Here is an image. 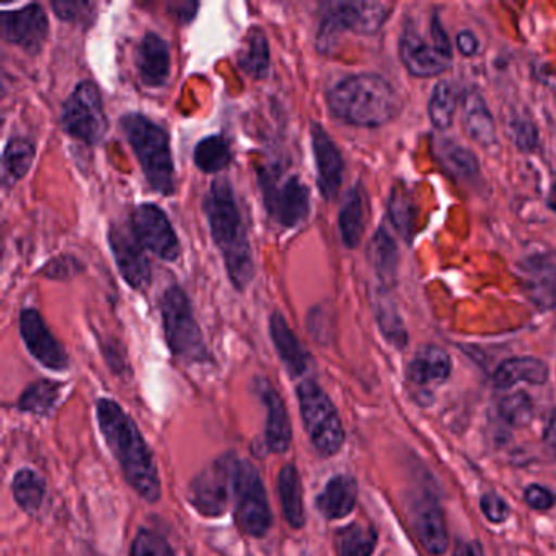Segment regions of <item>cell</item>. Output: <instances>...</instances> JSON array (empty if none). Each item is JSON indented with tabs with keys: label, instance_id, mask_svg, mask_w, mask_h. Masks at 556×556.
<instances>
[{
	"label": "cell",
	"instance_id": "42",
	"mask_svg": "<svg viewBox=\"0 0 556 556\" xmlns=\"http://www.w3.org/2000/svg\"><path fill=\"white\" fill-rule=\"evenodd\" d=\"M131 556H175L165 536L154 530L142 529L131 546Z\"/></svg>",
	"mask_w": 556,
	"mask_h": 556
},
{
	"label": "cell",
	"instance_id": "50",
	"mask_svg": "<svg viewBox=\"0 0 556 556\" xmlns=\"http://www.w3.org/2000/svg\"><path fill=\"white\" fill-rule=\"evenodd\" d=\"M545 441L548 447L552 448L553 454L556 455V412L553 413L548 425H546Z\"/></svg>",
	"mask_w": 556,
	"mask_h": 556
},
{
	"label": "cell",
	"instance_id": "49",
	"mask_svg": "<svg viewBox=\"0 0 556 556\" xmlns=\"http://www.w3.org/2000/svg\"><path fill=\"white\" fill-rule=\"evenodd\" d=\"M454 556H484L483 548L478 542L458 543Z\"/></svg>",
	"mask_w": 556,
	"mask_h": 556
},
{
	"label": "cell",
	"instance_id": "36",
	"mask_svg": "<svg viewBox=\"0 0 556 556\" xmlns=\"http://www.w3.org/2000/svg\"><path fill=\"white\" fill-rule=\"evenodd\" d=\"M35 155H37V149L34 142L25 138H12L5 146L4 159H2L5 180L11 181L12 185L21 181L30 172Z\"/></svg>",
	"mask_w": 556,
	"mask_h": 556
},
{
	"label": "cell",
	"instance_id": "25",
	"mask_svg": "<svg viewBox=\"0 0 556 556\" xmlns=\"http://www.w3.org/2000/svg\"><path fill=\"white\" fill-rule=\"evenodd\" d=\"M548 379V367L536 357H513L504 361L493 376L494 386L497 389H510L520 382L542 386Z\"/></svg>",
	"mask_w": 556,
	"mask_h": 556
},
{
	"label": "cell",
	"instance_id": "21",
	"mask_svg": "<svg viewBox=\"0 0 556 556\" xmlns=\"http://www.w3.org/2000/svg\"><path fill=\"white\" fill-rule=\"evenodd\" d=\"M269 334H271L273 344H275L276 353L279 359L285 364L286 370L292 377H301L307 372L311 367V356L299 343L294 331L289 327L281 312H273L269 317Z\"/></svg>",
	"mask_w": 556,
	"mask_h": 556
},
{
	"label": "cell",
	"instance_id": "8",
	"mask_svg": "<svg viewBox=\"0 0 556 556\" xmlns=\"http://www.w3.org/2000/svg\"><path fill=\"white\" fill-rule=\"evenodd\" d=\"M263 204L273 220L285 229H295L311 214V191L298 175L282 178L275 168H260Z\"/></svg>",
	"mask_w": 556,
	"mask_h": 556
},
{
	"label": "cell",
	"instance_id": "1",
	"mask_svg": "<svg viewBox=\"0 0 556 556\" xmlns=\"http://www.w3.org/2000/svg\"><path fill=\"white\" fill-rule=\"evenodd\" d=\"M97 419L112 454L118 460L126 481L132 490L154 504L161 500L162 484L154 455L132 418L125 409L110 399L97 402Z\"/></svg>",
	"mask_w": 556,
	"mask_h": 556
},
{
	"label": "cell",
	"instance_id": "51",
	"mask_svg": "<svg viewBox=\"0 0 556 556\" xmlns=\"http://www.w3.org/2000/svg\"><path fill=\"white\" fill-rule=\"evenodd\" d=\"M548 206L549 210L555 211L556 213V184L553 185L552 190H549Z\"/></svg>",
	"mask_w": 556,
	"mask_h": 556
},
{
	"label": "cell",
	"instance_id": "35",
	"mask_svg": "<svg viewBox=\"0 0 556 556\" xmlns=\"http://www.w3.org/2000/svg\"><path fill=\"white\" fill-rule=\"evenodd\" d=\"M15 501L18 506L28 514H35L43 504L47 496V481L30 468H24L15 475L14 483H12Z\"/></svg>",
	"mask_w": 556,
	"mask_h": 556
},
{
	"label": "cell",
	"instance_id": "9",
	"mask_svg": "<svg viewBox=\"0 0 556 556\" xmlns=\"http://www.w3.org/2000/svg\"><path fill=\"white\" fill-rule=\"evenodd\" d=\"M233 503L240 529L250 536H265L273 526L271 507L258 468L236 458L233 465Z\"/></svg>",
	"mask_w": 556,
	"mask_h": 556
},
{
	"label": "cell",
	"instance_id": "29",
	"mask_svg": "<svg viewBox=\"0 0 556 556\" xmlns=\"http://www.w3.org/2000/svg\"><path fill=\"white\" fill-rule=\"evenodd\" d=\"M415 529L419 542L432 555H442L448 546L447 526H445L444 514L441 507L435 504L422 507L418 510L415 519Z\"/></svg>",
	"mask_w": 556,
	"mask_h": 556
},
{
	"label": "cell",
	"instance_id": "32",
	"mask_svg": "<svg viewBox=\"0 0 556 556\" xmlns=\"http://www.w3.org/2000/svg\"><path fill=\"white\" fill-rule=\"evenodd\" d=\"M387 213H389L390 223L395 227L396 232L406 240L412 242L415 236L416 219H418V207L413 200L409 191L402 185H395L387 203Z\"/></svg>",
	"mask_w": 556,
	"mask_h": 556
},
{
	"label": "cell",
	"instance_id": "10",
	"mask_svg": "<svg viewBox=\"0 0 556 556\" xmlns=\"http://www.w3.org/2000/svg\"><path fill=\"white\" fill-rule=\"evenodd\" d=\"M64 131L74 139L97 146L109 131V118L103 106L102 93L92 80L77 84L61 112Z\"/></svg>",
	"mask_w": 556,
	"mask_h": 556
},
{
	"label": "cell",
	"instance_id": "26",
	"mask_svg": "<svg viewBox=\"0 0 556 556\" xmlns=\"http://www.w3.org/2000/svg\"><path fill=\"white\" fill-rule=\"evenodd\" d=\"M434 154L442 170L458 180H468L480 170L477 155L470 149L464 148L451 139H438L434 144Z\"/></svg>",
	"mask_w": 556,
	"mask_h": 556
},
{
	"label": "cell",
	"instance_id": "4",
	"mask_svg": "<svg viewBox=\"0 0 556 556\" xmlns=\"http://www.w3.org/2000/svg\"><path fill=\"white\" fill-rule=\"evenodd\" d=\"M122 129L152 190L172 197L175 193V165L167 131L141 113L123 116Z\"/></svg>",
	"mask_w": 556,
	"mask_h": 556
},
{
	"label": "cell",
	"instance_id": "6",
	"mask_svg": "<svg viewBox=\"0 0 556 556\" xmlns=\"http://www.w3.org/2000/svg\"><path fill=\"white\" fill-rule=\"evenodd\" d=\"M162 318H164L165 340L172 354L185 363H206L210 351L204 343L203 331L194 318L193 307L187 292L172 286L162 295Z\"/></svg>",
	"mask_w": 556,
	"mask_h": 556
},
{
	"label": "cell",
	"instance_id": "34",
	"mask_svg": "<svg viewBox=\"0 0 556 556\" xmlns=\"http://www.w3.org/2000/svg\"><path fill=\"white\" fill-rule=\"evenodd\" d=\"M194 165L204 174L226 170L232 162L229 142L223 136L214 135L201 139L194 148Z\"/></svg>",
	"mask_w": 556,
	"mask_h": 556
},
{
	"label": "cell",
	"instance_id": "12",
	"mask_svg": "<svg viewBox=\"0 0 556 556\" xmlns=\"http://www.w3.org/2000/svg\"><path fill=\"white\" fill-rule=\"evenodd\" d=\"M132 232L141 245L164 262H177L181 255L180 242L167 214L157 204H139L132 211Z\"/></svg>",
	"mask_w": 556,
	"mask_h": 556
},
{
	"label": "cell",
	"instance_id": "17",
	"mask_svg": "<svg viewBox=\"0 0 556 556\" xmlns=\"http://www.w3.org/2000/svg\"><path fill=\"white\" fill-rule=\"evenodd\" d=\"M311 139L317 167L318 190L325 200L333 201L343 185V155L320 123H311Z\"/></svg>",
	"mask_w": 556,
	"mask_h": 556
},
{
	"label": "cell",
	"instance_id": "30",
	"mask_svg": "<svg viewBox=\"0 0 556 556\" xmlns=\"http://www.w3.org/2000/svg\"><path fill=\"white\" fill-rule=\"evenodd\" d=\"M338 227L344 247L357 249L364 233V201L359 185L348 191L338 216Z\"/></svg>",
	"mask_w": 556,
	"mask_h": 556
},
{
	"label": "cell",
	"instance_id": "27",
	"mask_svg": "<svg viewBox=\"0 0 556 556\" xmlns=\"http://www.w3.org/2000/svg\"><path fill=\"white\" fill-rule=\"evenodd\" d=\"M278 488L286 520L292 529H302L305 526L304 493L301 477L294 465L288 464L281 468Z\"/></svg>",
	"mask_w": 556,
	"mask_h": 556
},
{
	"label": "cell",
	"instance_id": "47",
	"mask_svg": "<svg viewBox=\"0 0 556 556\" xmlns=\"http://www.w3.org/2000/svg\"><path fill=\"white\" fill-rule=\"evenodd\" d=\"M198 9H200V4L198 2H172L168 5V15L175 18L180 25L191 24L197 17Z\"/></svg>",
	"mask_w": 556,
	"mask_h": 556
},
{
	"label": "cell",
	"instance_id": "28",
	"mask_svg": "<svg viewBox=\"0 0 556 556\" xmlns=\"http://www.w3.org/2000/svg\"><path fill=\"white\" fill-rule=\"evenodd\" d=\"M240 70L255 80H263L269 73V45L265 31L252 27L243 41L242 50L237 56Z\"/></svg>",
	"mask_w": 556,
	"mask_h": 556
},
{
	"label": "cell",
	"instance_id": "44",
	"mask_svg": "<svg viewBox=\"0 0 556 556\" xmlns=\"http://www.w3.org/2000/svg\"><path fill=\"white\" fill-rule=\"evenodd\" d=\"M509 135L520 151H533L539 142V132L529 119H514Z\"/></svg>",
	"mask_w": 556,
	"mask_h": 556
},
{
	"label": "cell",
	"instance_id": "41",
	"mask_svg": "<svg viewBox=\"0 0 556 556\" xmlns=\"http://www.w3.org/2000/svg\"><path fill=\"white\" fill-rule=\"evenodd\" d=\"M51 8L56 17L67 24L90 25L92 15H96V4L86 0H54Z\"/></svg>",
	"mask_w": 556,
	"mask_h": 556
},
{
	"label": "cell",
	"instance_id": "37",
	"mask_svg": "<svg viewBox=\"0 0 556 556\" xmlns=\"http://www.w3.org/2000/svg\"><path fill=\"white\" fill-rule=\"evenodd\" d=\"M457 112V92L447 80H439L429 99L428 115L432 126L439 131H447Z\"/></svg>",
	"mask_w": 556,
	"mask_h": 556
},
{
	"label": "cell",
	"instance_id": "7",
	"mask_svg": "<svg viewBox=\"0 0 556 556\" xmlns=\"http://www.w3.org/2000/svg\"><path fill=\"white\" fill-rule=\"evenodd\" d=\"M299 406L305 431L318 454L331 457L343 447L344 429L330 396L315 380H304L298 387Z\"/></svg>",
	"mask_w": 556,
	"mask_h": 556
},
{
	"label": "cell",
	"instance_id": "20",
	"mask_svg": "<svg viewBox=\"0 0 556 556\" xmlns=\"http://www.w3.org/2000/svg\"><path fill=\"white\" fill-rule=\"evenodd\" d=\"M520 278L530 301L539 307H556V253L533 256L523 263Z\"/></svg>",
	"mask_w": 556,
	"mask_h": 556
},
{
	"label": "cell",
	"instance_id": "16",
	"mask_svg": "<svg viewBox=\"0 0 556 556\" xmlns=\"http://www.w3.org/2000/svg\"><path fill=\"white\" fill-rule=\"evenodd\" d=\"M21 334L31 356L47 369L66 370L70 357L63 344L53 337L37 308H24L21 314Z\"/></svg>",
	"mask_w": 556,
	"mask_h": 556
},
{
	"label": "cell",
	"instance_id": "2",
	"mask_svg": "<svg viewBox=\"0 0 556 556\" xmlns=\"http://www.w3.org/2000/svg\"><path fill=\"white\" fill-rule=\"evenodd\" d=\"M211 237L219 249L227 275L237 291H245L255 278V263L236 193L227 178H217L204 200Z\"/></svg>",
	"mask_w": 556,
	"mask_h": 556
},
{
	"label": "cell",
	"instance_id": "14",
	"mask_svg": "<svg viewBox=\"0 0 556 556\" xmlns=\"http://www.w3.org/2000/svg\"><path fill=\"white\" fill-rule=\"evenodd\" d=\"M0 22L8 43L15 45L30 56H37L43 51L50 35V22L43 8L30 4L18 11L4 12Z\"/></svg>",
	"mask_w": 556,
	"mask_h": 556
},
{
	"label": "cell",
	"instance_id": "24",
	"mask_svg": "<svg viewBox=\"0 0 556 556\" xmlns=\"http://www.w3.org/2000/svg\"><path fill=\"white\" fill-rule=\"evenodd\" d=\"M357 501V483L350 475H337L317 497V509L330 520L343 519L353 513Z\"/></svg>",
	"mask_w": 556,
	"mask_h": 556
},
{
	"label": "cell",
	"instance_id": "46",
	"mask_svg": "<svg viewBox=\"0 0 556 556\" xmlns=\"http://www.w3.org/2000/svg\"><path fill=\"white\" fill-rule=\"evenodd\" d=\"M523 497H526V503L536 510L549 509V507L555 506L556 503L555 493H552L548 488L540 486V484H530V486H527Z\"/></svg>",
	"mask_w": 556,
	"mask_h": 556
},
{
	"label": "cell",
	"instance_id": "40",
	"mask_svg": "<svg viewBox=\"0 0 556 556\" xmlns=\"http://www.w3.org/2000/svg\"><path fill=\"white\" fill-rule=\"evenodd\" d=\"M501 416L510 426H526L533 418L532 399L526 392H514L500 403Z\"/></svg>",
	"mask_w": 556,
	"mask_h": 556
},
{
	"label": "cell",
	"instance_id": "43",
	"mask_svg": "<svg viewBox=\"0 0 556 556\" xmlns=\"http://www.w3.org/2000/svg\"><path fill=\"white\" fill-rule=\"evenodd\" d=\"M80 263L76 256L73 255H61L56 258L50 260L47 265L41 268V276L48 279H54V281H66V279L74 278L79 275Z\"/></svg>",
	"mask_w": 556,
	"mask_h": 556
},
{
	"label": "cell",
	"instance_id": "22",
	"mask_svg": "<svg viewBox=\"0 0 556 556\" xmlns=\"http://www.w3.org/2000/svg\"><path fill=\"white\" fill-rule=\"evenodd\" d=\"M462 126L468 138L481 148L496 144V123L481 93H465L462 102Z\"/></svg>",
	"mask_w": 556,
	"mask_h": 556
},
{
	"label": "cell",
	"instance_id": "23",
	"mask_svg": "<svg viewBox=\"0 0 556 556\" xmlns=\"http://www.w3.org/2000/svg\"><path fill=\"white\" fill-rule=\"evenodd\" d=\"M451 356L442 348L428 344L419 348L408 364V379L419 387L441 386L451 376Z\"/></svg>",
	"mask_w": 556,
	"mask_h": 556
},
{
	"label": "cell",
	"instance_id": "31",
	"mask_svg": "<svg viewBox=\"0 0 556 556\" xmlns=\"http://www.w3.org/2000/svg\"><path fill=\"white\" fill-rule=\"evenodd\" d=\"M372 307L376 312L377 324H379L380 331H382L386 340L395 348H405L408 333H406L405 324L400 317L395 302L386 289H377L374 292Z\"/></svg>",
	"mask_w": 556,
	"mask_h": 556
},
{
	"label": "cell",
	"instance_id": "19",
	"mask_svg": "<svg viewBox=\"0 0 556 556\" xmlns=\"http://www.w3.org/2000/svg\"><path fill=\"white\" fill-rule=\"evenodd\" d=\"M136 67L142 84L149 89H161L170 77V48L161 35H144L136 50Z\"/></svg>",
	"mask_w": 556,
	"mask_h": 556
},
{
	"label": "cell",
	"instance_id": "3",
	"mask_svg": "<svg viewBox=\"0 0 556 556\" xmlns=\"http://www.w3.org/2000/svg\"><path fill=\"white\" fill-rule=\"evenodd\" d=\"M331 115L359 128H379L395 118L400 99L395 89L377 74H354L327 92Z\"/></svg>",
	"mask_w": 556,
	"mask_h": 556
},
{
	"label": "cell",
	"instance_id": "15",
	"mask_svg": "<svg viewBox=\"0 0 556 556\" xmlns=\"http://www.w3.org/2000/svg\"><path fill=\"white\" fill-rule=\"evenodd\" d=\"M399 53L406 71L419 79L441 76L452 64V53L442 50L431 35L426 40L415 28L403 31Z\"/></svg>",
	"mask_w": 556,
	"mask_h": 556
},
{
	"label": "cell",
	"instance_id": "5",
	"mask_svg": "<svg viewBox=\"0 0 556 556\" xmlns=\"http://www.w3.org/2000/svg\"><path fill=\"white\" fill-rule=\"evenodd\" d=\"M392 8L383 2H330L324 5L317 34V50L330 54L341 35H374L383 27Z\"/></svg>",
	"mask_w": 556,
	"mask_h": 556
},
{
	"label": "cell",
	"instance_id": "11",
	"mask_svg": "<svg viewBox=\"0 0 556 556\" xmlns=\"http://www.w3.org/2000/svg\"><path fill=\"white\" fill-rule=\"evenodd\" d=\"M236 458L233 454L223 455L191 481L188 496L204 517H219L226 513L230 494H233Z\"/></svg>",
	"mask_w": 556,
	"mask_h": 556
},
{
	"label": "cell",
	"instance_id": "48",
	"mask_svg": "<svg viewBox=\"0 0 556 556\" xmlns=\"http://www.w3.org/2000/svg\"><path fill=\"white\" fill-rule=\"evenodd\" d=\"M455 43H457L462 56H475V54H478V50H480V43H478L477 37L470 30L460 31Z\"/></svg>",
	"mask_w": 556,
	"mask_h": 556
},
{
	"label": "cell",
	"instance_id": "18",
	"mask_svg": "<svg viewBox=\"0 0 556 556\" xmlns=\"http://www.w3.org/2000/svg\"><path fill=\"white\" fill-rule=\"evenodd\" d=\"M253 387H255L256 393L268 409L265 429L266 445H268L269 452L285 454L291 447L292 441L291 419H289L285 402L265 377H256Z\"/></svg>",
	"mask_w": 556,
	"mask_h": 556
},
{
	"label": "cell",
	"instance_id": "33",
	"mask_svg": "<svg viewBox=\"0 0 556 556\" xmlns=\"http://www.w3.org/2000/svg\"><path fill=\"white\" fill-rule=\"evenodd\" d=\"M367 258L370 265L376 269L377 275L383 279V282L395 281L396 266H399V249L395 240L389 236V232L379 229L367 249Z\"/></svg>",
	"mask_w": 556,
	"mask_h": 556
},
{
	"label": "cell",
	"instance_id": "39",
	"mask_svg": "<svg viewBox=\"0 0 556 556\" xmlns=\"http://www.w3.org/2000/svg\"><path fill=\"white\" fill-rule=\"evenodd\" d=\"M376 543V530L361 523H351L337 533L338 556H370Z\"/></svg>",
	"mask_w": 556,
	"mask_h": 556
},
{
	"label": "cell",
	"instance_id": "45",
	"mask_svg": "<svg viewBox=\"0 0 556 556\" xmlns=\"http://www.w3.org/2000/svg\"><path fill=\"white\" fill-rule=\"evenodd\" d=\"M481 510L484 516L491 522L500 523L507 519L509 516V507H507L506 501L503 497L497 496L494 493H486L480 501Z\"/></svg>",
	"mask_w": 556,
	"mask_h": 556
},
{
	"label": "cell",
	"instance_id": "38",
	"mask_svg": "<svg viewBox=\"0 0 556 556\" xmlns=\"http://www.w3.org/2000/svg\"><path fill=\"white\" fill-rule=\"evenodd\" d=\"M61 390H63V383L47 379L38 380L22 393L18 408L31 415H48L56 406Z\"/></svg>",
	"mask_w": 556,
	"mask_h": 556
},
{
	"label": "cell",
	"instance_id": "13",
	"mask_svg": "<svg viewBox=\"0 0 556 556\" xmlns=\"http://www.w3.org/2000/svg\"><path fill=\"white\" fill-rule=\"evenodd\" d=\"M109 245L122 278L136 291H146L151 286V263L131 226L112 224Z\"/></svg>",
	"mask_w": 556,
	"mask_h": 556
}]
</instances>
